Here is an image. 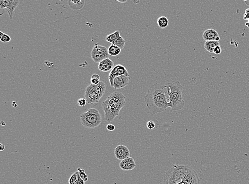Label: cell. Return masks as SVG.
<instances>
[{
	"mask_svg": "<svg viewBox=\"0 0 249 184\" xmlns=\"http://www.w3.org/2000/svg\"><path fill=\"white\" fill-rule=\"evenodd\" d=\"M168 96V89L165 85L163 86L159 83L152 85L145 96L147 107L152 115L160 113L170 107Z\"/></svg>",
	"mask_w": 249,
	"mask_h": 184,
	"instance_id": "6da1fadb",
	"label": "cell"
},
{
	"mask_svg": "<svg viewBox=\"0 0 249 184\" xmlns=\"http://www.w3.org/2000/svg\"><path fill=\"white\" fill-rule=\"evenodd\" d=\"M163 184H201L198 175L187 165H173L165 173Z\"/></svg>",
	"mask_w": 249,
	"mask_h": 184,
	"instance_id": "7a4b0ae2",
	"label": "cell"
},
{
	"mask_svg": "<svg viewBox=\"0 0 249 184\" xmlns=\"http://www.w3.org/2000/svg\"><path fill=\"white\" fill-rule=\"evenodd\" d=\"M126 98L120 92H115L102 103L106 121L110 123L119 115L120 110L126 105Z\"/></svg>",
	"mask_w": 249,
	"mask_h": 184,
	"instance_id": "3957f363",
	"label": "cell"
},
{
	"mask_svg": "<svg viewBox=\"0 0 249 184\" xmlns=\"http://www.w3.org/2000/svg\"><path fill=\"white\" fill-rule=\"evenodd\" d=\"M168 89V95L170 108L174 111L183 109L185 102L183 98V87L179 81L169 83L165 85Z\"/></svg>",
	"mask_w": 249,
	"mask_h": 184,
	"instance_id": "277c9868",
	"label": "cell"
},
{
	"mask_svg": "<svg viewBox=\"0 0 249 184\" xmlns=\"http://www.w3.org/2000/svg\"><path fill=\"white\" fill-rule=\"evenodd\" d=\"M106 91V85L103 81L97 85H90L86 88L85 98L87 103L93 105L98 103Z\"/></svg>",
	"mask_w": 249,
	"mask_h": 184,
	"instance_id": "5b68a950",
	"label": "cell"
},
{
	"mask_svg": "<svg viewBox=\"0 0 249 184\" xmlns=\"http://www.w3.org/2000/svg\"><path fill=\"white\" fill-rule=\"evenodd\" d=\"M101 116L96 108H90L80 115L82 125L86 128H92L97 127L101 123Z\"/></svg>",
	"mask_w": 249,
	"mask_h": 184,
	"instance_id": "8992f818",
	"label": "cell"
},
{
	"mask_svg": "<svg viewBox=\"0 0 249 184\" xmlns=\"http://www.w3.org/2000/svg\"><path fill=\"white\" fill-rule=\"evenodd\" d=\"M108 49L98 44H95L91 51V57L95 63H100L105 59L109 58Z\"/></svg>",
	"mask_w": 249,
	"mask_h": 184,
	"instance_id": "52a82bcc",
	"label": "cell"
},
{
	"mask_svg": "<svg viewBox=\"0 0 249 184\" xmlns=\"http://www.w3.org/2000/svg\"><path fill=\"white\" fill-rule=\"evenodd\" d=\"M121 75H126V77H130V75L126 67L121 64H118L114 67L108 75V79L111 87H113V81L114 79Z\"/></svg>",
	"mask_w": 249,
	"mask_h": 184,
	"instance_id": "ba28073f",
	"label": "cell"
},
{
	"mask_svg": "<svg viewBox=\"0 0 249 184\" xmlns=\"http://www.w3.org/2000/svg\"><path fill=\"white\" fill-rule=\"evenodd\" d=\"M20 3L18 0H0V8L1 9H5L8 13L11 20L13 19L14 10Z\"/></svg>",
	"mask_w": 249,
	"mask_h": 184,
	"instance_id": "9c48e42d",
	"label": "cell"
},
{
	"mask_svg": "<svg viewBox=\"0 0 249 184\" xmlns=\"http://www.w3.org/2000/svg\"><path fill=\"white\" fill-rule=\"evenodd\" d=\"M114 154L116 159L122 161L130 157V150L127 146L120 144L116 147L114 150Z\"/></svg>",
	"mask_w": 249,
	"mask_h": 184,
	"instance_id": "30bf717a",
	"label": "cell"
},
{
	"mask_svg": "<svg viewBox=\"0 0 249 184\" xmlns=\"http://www.w3.org/2000/svg\"><path fill=\"white\" fill-rule=\"evenodd\" d=\"M130 77L126 75H121L115 78L113 81V88L115 89L123 88L128 85Z\"/></svg>",
	"mask_w": 249,
	"mask_h": 184,
	"instance_id": "8fae6325",
	"label": "cell"
},
{
	"mask_svg": "<svg viewBox=\"0 0 249 184\" xmlns=\"http://www.w3.org/2000/svg\"><path fill=\"white\" fill-rule=\"evenodd\" d=\"M136 164L134 159L132 157H128L122 160L119 163V167L124 171H130L136 167Z\"/></svg>",
	"mask_w": 249,
	"mask_h": 184,
	"instance_id": "7c38bea8",
	"label": "cell"
},
{
	"mask_svg": "<svg viewBox=\"0 0 249 184\" xmlns=\"http://www.w3.org/2000/svg\"><path fill=\"white\" fill-rule=\"evenodd\" d=\"M114 67V62L109 58L101 61L98 64V68L99 71L103 72H108L112 70Z\"/></svg>",
	"mask_w": 249,
	"mask_h": 184,
	"instance_id": "4fadbf2b",
	"label": "cell"
},
{
	"mask_svg": "<svg viewBox=\"0 0 249 184\" xmlns=\"http://www.w3.org/2000/svg\"><path fill=\"white\" fill-rule=\"evenodd\" d=\"M219 34L216 31L213 29H209L203 33V37L206 41H216V39L218 37Z\"/></svg>",
	"mask_w": 249,
	"mask_h": 184,
	"instance_id": "5bb4252c",
	"label": "cell"
},
{
	"mask_svg": "<svg viewBox=\"0 0 249 184\" xmlns=\"http://www.w3.org/2000/svg\"><path fill=\"white\" fill-rule=\"evenodd\" d=\"M68 6L73 10H80L82 9L85 4V1L79 0V1H72L69 0L68 1Z\"/></svg>",
	"mask_w": 249,
	"mask_h": 184,
	"instance_id": "9a60e30c",
	"label": "cell"
},
{
	"mask_svg": "<svg viewBox=\"0 0 249 184\" xmlns=\"http://www.w3.org/2000/svg\"><path fill=\"white\" fill-rule=\"evenodd\" d=\"M218 46H220L219 41H207L205 43V49L209 53H213L214 49Z\"/></svg>",
	"mask_w": 249,
	"mask_h": 184,
	"instance_id": "2e32d148",
	"label": "cell"
},
{
	"mask_svg": "<svg viewBox=\"0 0 249 184\" xmlns=\"http://www.w3.org/2000/svg\"><path fill=\"white\" fill-rule=\"evenodd\" d=\"M121 49L117 46L112 44L108 49V52L109 55L115 56L121 53Z\"/></svg>",
	"mask_w": 249,
	"mask_h": 184,
	"instance_id": "e0dca14e",
	"label": "cell"
},
{
	"mask_svg": "<svg viewBox=\"0 0 249 184\" xmlns=\"http://www.w3.org/2000/svg\"><path fill=\"white\" fill-rule=\"evenodd\" d=\"M169 21L166 16H160L157 19V24L161 28H165L168 26Z\"/></svg>",
	"mask_w": 249,
	"mask_h": 184,
	"instance_id": "ac0fdd59",
	"label": "cell"
},
{
	"mask_svg": "<svg viewBox=\"0 0 249 184\" xmlns=\"http://www.w3.org/2000/svg\"><path fill=\"white\" fill-rule=\"evenodd\" d=\"M112 44L116 45V46L119 47L121 49H123L124 47L125 44H126V41L122 37L119 35V36L118 37V38L116 39L115 40Z\"/></svg>",
	"mask_w": 249,
	"mask_h": 184,
	"instance_id": "d6986e66",
	"label": "cell"
},
{
	"mask_svg": "<svg viewBox=\"0 0 249 184\" xmlns=\"http://www.w3.org/2000/svg\"><path fill=\"white\" fill-rule=\"evenodd\" d=\"M119 35H120V34H119V31H116L115 32H114L113 33H112L111 34H108L107 36L106 37V41H108V43L112 44L114 41L116 39L118 38V37L119 36Z\"/></svg>",
	"mask_w": 249,
	"mask_h": 184,
	"instance_id": "ffe728a7",
	"label": "cell"
},
{
	"mask_svg": "<svg viewBox=\"0 0 249 184\" xmlns=\"http://www.w3.org/2000/svg\"><path fill=\"white\" fill-rule=\"evenodd\" d=\"M0 40L3 43H8L11 41V37L8 34L0 31Z\"/></svg>",
	"mask_w": 249,
	"mask_h": 184,
	"instance_id": "44dd1931",
	"label": "cell"
},
{
	"mask_svg": "<svg viewBox=\"0 0 249 184\" xmlns=\"http://www.w3.org/2000/svg\"><path fill=\"white\" fill-rule=\"evenodd\" d=\"M78 174H79V172L78 171H77L71 175L68 181L69 184H77Z\"/></svg>",
	"mask_w": 249,
	"mask_h": 184,
	"instance_id": "7402d4cb",
	"label": "cell"
},
{
	"mask_svg": "<svg viewBox=\"0 0 249 184\" xmlns=\"http://www.w3.org/2000/svg\"><path fill=\"white\" fill-rule=\"evenodd\" d=\"M78 171L79 172V176L82 180L86 182L88 180V177L87 174H86L84 169H81L80 168H78Z\"/></svg>",
	"mask_w": 249,
	"mask_h": 184,
	"instance_id": "603a6c76",
	"label": "cell"
},
{
	"mask_svg": "<svg viewBox=\"0 0 249 184\" xmlns=\"http://www.w3.org/2000/svg\"><path fill=\"white\" fill-rule=\"evenodd\" d=\"M90 81L92 85H97L101 82L99 75L97 74H93V75L91 76Z\"/></svg>",
	"mask_w": 249,
	"mask_h": 184,
	"instance_id": "cb8c5ba5",
	"label": "cell"
},
{
	"mask_svg": "<svg viewBox=\"0 0 249 184\" xmlns=\"http://www.w3.org/2000/svg\"><path fill=\"white\" fill-rule=\"evenodd\" d=\"M156 121H149L146 124V126L148 130H152L155 129L157 128L156 126V123H155Z\"/></svg>",
	"mask_w": 249,
	"mask_h": 184,
	"instance_id": "d4e9b609",
	"label": "cell"
},
{
	"mask_svg": "<svg viewBox=\"0 0 249 184\" xmlns=\"http://www.w3.org/2000/svg\"><path fill=\"white\" fill-rule=\"evenodd\" d=\"M87 103L85 98H80L78 100V104L80 107H84Z\"/></svg>",
	"mask_w": 249,
	"mask_h": 184,
	"instance_id": "484cf974",
	"label": "cell"
},
{
	"mask_svg": "<svg viewBox=\"0 0 249 184\" xmlns=\"http://www.w3.org/2000/svg\"><path fill=\"white\" fill-rule=\"evenodd\" d=\"M213 53L216 55L220 54L222 53V49H221V46H217L214 49Z\"/></svg>",
	"mask_w": 249,
	"mask_h": 184,
	"instance_id": "4316f807",
	"label": "cell"
},
{
	"mask_svg": "<svg viewBox=\"0 0 249 184\" xmlns=\"http://www.w3.org/2000/svg\"><path fill=\"white\" fill-rule=\"evenodd\" d=\"M106 128H107V130L108 131H109L110 132H112L114 131L115 129V126L113 125V124H108L107 126H106Z\"/></svg>",
	"mask_w": 249,
	"mask_h": 184,
	"instance_id": "83f0119b",
	"label": "cell"
},
{
	"mask_svg": "<svg viewBox=\"0 0 249 184\" xmlns=\"http://www.w3.org/2000/svg\"><path fill=\"white\" fill-rule=\"evenodd\" d=\"M243 19H244V20H249V9H246L245 13H244V14Z\"/></svg>",
	"mask_w": 249,
	"mask_h": 184,
	"instance_id": "f1b7e54d",
	"label": "cell"
},
{
	"mask_svg": "<svg viewBox=\"0 0 249 184\" xmlns=\"http://www.w3.org/2000/svg\"><path fill=\"white\" fill-rule=\"evenodd\" d=\"M77 184H85V182L80 178L79 174H78V181H77Z\"/></svg>",
	"mask_w": 249,
	"mask_h": 184,
	"instance_id": "f546056e",
	"label": "cell"
},
{
	"mask_svg": "<svg viewBox=\"0 0 249 184\" xmlns=\"http://www.w3.org/2000/svg\"><path fill=\"white\" fill-rule=\"evenodd\" d=\"M4 149H5V146L3 145V144H0V150H1V151H3V150H4Z\"/></svg>",
	"mask_w": 249,
	"mask_h": 184,
	"instance_id": "4dcf8cb0",
	"label": "cell"
},
{
	"mask_svg": "<svg viewBox=\"0 0 249 184\" xmlns=\"http://www.w3.org/2000/svg\"><path fill=\"white\" fill-rule=\"evenodd\" d=\"M117 1H118V2H119V3H126V2H127V1H126V0H125V1H121V0H117Z\"/></svg>",
	"mask_w": 249,
	"mask_h": 184,
	"instance_id": "1f68e13d",
	"label": "cell"
},
{
	"mask_svg": "<svg viewBox=\"0 0 249 184\" xmlns=\"http://www.w3.org/2000/svg\"><path fill=\"white\" fill-rule=\"evenodd\" d=\"M12 106L14 107H16V106H17V105L16 104V103L15 102H13V103H12Z\"/></svg>",
	"mask_w": 249,
	"mask_h": 184,
	"instance_id": "d6a6232c",
	"label": "cell"
},
{
	"mask_svg": "<svg viewBox=\"0 0 249 184\" xmlns=\"http://www.w3.org/2000/svg\"><path fill=\"white\" fill-rule=\"evenodd\" d=\"M134 3H136V4H138L139 3H140V1H134Z\"/></svg>",
	"mask_w": 249,
	"mask_h": 184,
	"instance_id": "836d02e7",
	"label": "cell"
},
{
	"mask_svg": "<svg viewBox=\"0 0 249 184\" xmlns=\"http://www.w3.org/2000/svg\"><path fill=\"white\" fill-rule=\"evenodd\" d=\"M244 2H245V3H246V4H247V5L249 6V1H245Z\"/></svg>",
	"mask_w": 249,
	"mask_h": 184,
	"instance_id": "e575fe53",
	"label": "cell"
},
{
	"mask_svg": "<svg viewBox=\"0 0 249 184\" xmlns=\"http://www.w3.org/2000/svg\"><path fill=\"white\" fill-rule=\"evenodd\" d=\"M245 25H246V26L249 28V20H248V22H247V23H245Z\"/></svg>",
	"mask_w": 249,
	"mask_h": 184,
	"instance_id": "d590c367",
	"label": "cell"
}]
</instances>
